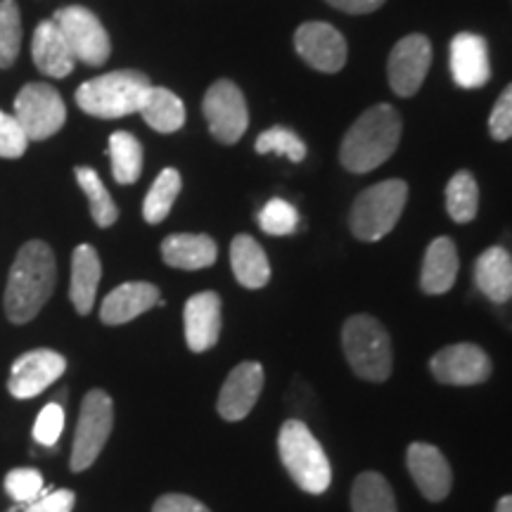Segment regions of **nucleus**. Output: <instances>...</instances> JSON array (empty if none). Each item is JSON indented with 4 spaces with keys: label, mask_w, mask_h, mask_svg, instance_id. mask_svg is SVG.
Masks as SVG:
<instances>
[{
    "label": "nucleus",
    "mask_w": 512,
    "mask_h": 512,
    "mask_svg": "<svg viewBox=\"0 0 512 512\" xmlns=\"http://www.w3.org/2000/svg\"><path fill=\"white\" fill-rule=\"evenodd\" d=\"M57 264L48 242L29 240L19 247L5 287V316L10 323L24 325L34 320L55 292Z\"/></svg>",
    "instance_id": "nucleus-1"
},
{
    "label": "nucleus",
    "mask_w": 512,
    "mask_h": 512,
    "mask_svg": "<svg viewBox=\"0 0 512 512\" xmlns=\"http://www.w3.org/2000/svg\"><path fill=\"white\" fill-rule=\"evenodd\" d=\"M401 131V117L392 105L370 107L344 136L339 162L351 174H370L394 155Z\"/></svg>",
    "instance_id": "nucleus-2"
},
{
    "label": "nucleus",
    "mask_w": 512,
    "mask_h": 512,
    "mask_svg": "<svg viewBox=\"0 0 512 512\" xmlns=\"http://www.w3.org/2000/svg\"><path fill=\"white\" fill-rule=\"evenodd\" d=\"M152 88L150 79L136 69H119L95 76L76 88V105L81 112L98 119H121L140 112L147 91Z\"/></svg>",
    "instance_id": "nucleus-3"
},
{
    "label": "nucleus",
    "mask_w": 512,
    "mask_h": 512,
    "mask_svg": "<svg viewBox=\"0 0 512 512\" xmlns=\"http://www.w3.org/2000/svg\"><path fill=\"white\" fill-rule=\"evenodd\" d=\"M278 453L292 482L306 494H325L332 484L328 453L302 420H287L278 434Z\"/></svg>",
    "instance_id": "nucleus-4"
},
{
    "label": "nucleus",
    "mask_w": 512,
    "mask_h": 512,
    "mask_svg": "<svg viewBox=\"0 0 512 512\" xmlns=\"http://www.w3.org/2000/svg\"><path fill=\"white\" fill-rule=\"evenodd\" d=\"M342 347L354 373L366 382L389 380L394 368L392 339L373 316H351L342 328Z\"/></svg>",
    "instance_id": "nucleus-5"
},
{
    "label": "nucleus",
    "mask_w": 512,
    "mask_h": 512,
    "mask_svg": "<svg viewBox=\"0 0 512 512\" xmlns=\"http://www.w3.org/2000/svg\"><path fill=\"white\" fill-rule=\"evenodd\" d=\"M408 200L406 181L392 178L377 185H370L356 197L349 214V228L358 240L377 242L389 235L399 223L403 207Z\"/></svg>",
    "instance_id": "nucleus-6"
},
{
    "label": "nucleus",
    "mask_w": 512,
    "mask_h": 512,
    "mask_svg": "<svg viewBox=\"0 0 512 512\" xmlns=\"http://www.w3.org/2000/svg\"><path fill=\"white\" fill-rule=\"evenodd\" d=\"M114 427V403L110 394L102 389H91L83 396L79 422H76L72 460V472L88 470L105 448Z\"/></svg>",
    "instance_id": "nucleus-7"
},
{
    "label": "nucleus",
    "mask_w": 512,
    "mask_h": 512,
    "mask_svg": "<svg viewBox=\"0 0 512 512\" xmlns=\"http://www.w3.org/2000/svg\"><path fill=\"white\" fill-rule=\"evenodd\" d=\"M53 22L67 38L76 62L88 64V67H102L110 60L112 41L95 12L83 8V5H67V8L55 12Z\"/></svg>",
    "instance_id": "nucleus-8"
},
{
    "label": "nucleus",
    "mask_w": 512,
    "mask_h": 512,
    "mask_svg": "<svg viewBox=\"0 0 512 512\" xmlns=\"http://www.w3.org/2000/svg\"><path fill=\"white\" fill-rule=\"evenodd\" d=\"M15 119L29 140H48L67 121V107L53 86L27 83L15 98Z\"/></svg>",
    "instance_id": "nucleus-9"
},
{
    "label": "nucleus",
    "mask_w": 512,
    "mask_h": 512,
    "mask_svg": "<svg viewBox=\"0 0 512 512\" xmlns=\"http://www.w3.org/2000/svg\"><path fill=\"white\" fill-rule=\"evenodd\" d=\"M202 112L207 119L211 136L223 145H233L245 136L249 126V112L245 95L233 81L219 79L204 93Z\"/></svg>",
    "instance_id": "nucleus-10"
},
{
    "label": "nucleus",
    "mask_w": 512,
    "mask_h": 512,
    "mask_svg": "<svg viewBox=\"0 0 512 512\" xmlns=\"http://www.w3.org/2000/svg\"><path fill=\"white\" fill-rule=\"evenodd\" d=\"M430 370L434 380L451 387H475L491 377V358L482 347L470 342L451 344L432 356Z\"/></svg>",
    "instance_id": "nucleus-11"
},
{
    "label": "nucleus",
    "mask_w": 512,
    "mask_h": 512,
    "mask_svg": "<svg viewBox=\"0 0 512 512\" xmlns=\"http://www.w3.org/2000/svg\"><path fill=\"white\" fill-rule=\"evenodd\" d=\"M432 64V43L422 34H411L396 43L392 55H389L387 74L389 86L401 98H411L420 91L427 79Z\"/></svg>",
    "instance_id": "nucleus-12"
},
{
    "label": "nucleus",
    "mask_w": 512,
    "mask_h": 512,
    "mask_svg": "<svg viewBox=\"0 0 512 512\" xmlns=\"http://www.w3.org/2000/svg\"><path fill=\"white\" fill-rule=\"evenodd\" d=\"M294 48L316 72L337 74L347 64V38L328 22H306L294 34Z\"/></svg>",
    "instance_id": "nucleus-13"
},
{
    "label": "nucleus",
    "mask_w": 512,
    "mask_h": 512,
    "mask_svg": "<svg viewBox=\"0 0 512 512\" xmlns=\"http://www.w3.org/2000/svg\"><path fill=\"white\" fill-rule=\"evenodd\" d=\"M67 370V358L53 349H34L15 358L10 370L8 392L15 399H34L60 380Z\"/></svg>",
    "instance_id": "nucleus-14"
},
{
    "label": "nucleus",
    "mask_w": 512,
    "mask_h": 512,
    "mask_svg": "<svg viewBox=\"0 0 512 512\" xmlns=\"http://www.w3.org/2000/svg\"><path fill=\"white\" fill-rule=\"evenodd\" d=\"M264 389V368L256 361H242L230 370L219 392V415L228 422L245 420Z\"/></svg>",
    "instance_id": "nucleus-15"
},
{
    "label": "nucleus",
    "mask_w": 512,
    "mask_h": 512,
    "mask_svg": "<svg viewBox=\"0 0 512 512\" xmlns=\"http://www.w3.org/2000/svg\"><path fill=\"white\" fill-rule=\"evenodd\" d=\"M406 463L415 486H418V491L427 498V501L439 503L451 494V465H448L444 453H441L437 446L415 441V444L408 446Z\"/></svg>",
    "instance_id": "nucleus-16"
},
{
    "label": "nucleus",
    "mask_w": 512,
    "mask_h": 512,
    "mask_svg": "<svg viewBox=\"0 0 512 512\" xmlns=\"http://www.w3.org/2000/svg\"><path fill=\"white\" fill-rule=\"evenodd\" d=\"M185 342L195 354L216 347L221 337V297L216 292L192 294L183 311Z\"/></svg>",
    "instance_id": "nucleus-17"
},
{
    "label": "nucleus",
    "mask_w": 512,
    "mask_h": 512,
    "mask_svg": "<svg viewBox=\"0 0 512 512\" xmlns=\"http://www.w3.org/2000/svg\"><path fill=\"white\" fill-rule=\"evenodd\" d=\"M451 74L453 81L465 91L486 86L491 79V62H489V46L484 36L479 34H463L453 36L451 41Z\"/></svg>",
    "instance_id": "nucleus-18"
},
{
    "label": "nucleus",
    "mask_w": 512,
    "mask_h": 512,
    "mask_svg": "<svg viewBox=\"0 0 512 512\" xmlns=\"http://www.w3.org/2000/svg\"><path fill=\"white\" fill-rule=\"evenodd\" d=\"M31 60L38 72L50 79H64L74 72L76 57L53 19H46L36 27L34 38H31Z\"/></svg>",
    "instance_id": "nucleus-19"
},
{
    "label": "nucleus",
    "mask_w": 512,
    "mask_h": 512,
    "mask_svg": "<svg viewBox=\"0 0 512 512\" xmlns=\"http://www.w3.org/2000/svg\"><path fill=\"white\" fill-rule=\"evenodd\" d=\"M159 287L152 283H124L112 290L100 306V320L105 325H126L133 318L159 304Z\"/></svg>",
    "instance_id": "nucleus-20"
},
{
    "label": "nucleus",
    "mask_w": 512,
    "mask_h": 512,
    "mask_svg": "<svg viewBox=\"0 0 512 512\" xmlns=\"http://www.w3.org/2000/svg\"><path fill=\"white\" fill-rule=\"evenodd\" d=\"M475 285L491 304L512 302V254L496 245L479 254L475 261Z\"/></svg>",
    "instance_id": "nucleus-21"
},
{
    "label": "nucleus",
    "mask_w": 512,
    "mask_h": 512,
    "mask_svg": "<svg viewBox=\"0 0 512 512\" xmlns=\"http://www.w3.org/2000/svg\"><path fill=\"white\" fill-rule=\"evenodd\" d=\"M216 256H219L216 242L202 233H176L162 242L164 264L181 271H200L214 264Z\"/></svg>",
    "instance_id": "nucleus-22"
},
{
    "label": "nucleus",
    "mask_w": 512,
    "mask_h": 512,
    "mask_svg": "<svg viewBox=\"0 0 512 512\" xmlns=\"http://www.w3.org/2000/svg\"><path fill=\"white\" fill-rule=\"evenodd\" d=\"M102 278L100 256L91 245H79L72 254V280H69V299L76 313L88 316L95 306V294Z\"/></svg>",
    "instance_id": "nucleus-23"
},
{
    "label": "nucleus",
    "mask_w": 512,
    "mask_h": 512,
    "mask_svg": "<svg viewBox=\"0 0 512 512\" xmlns=\"http://www.w3.org/2000/svg\"><path fill=\"white\" fill-rule=\"evenodd\" d=\"M458 249L451 238H437L422 259L420 287L425 294H446L458 278Z\"/></svg>",
    "instance_id": "nucleus-24"
},
{
    "label": "nucleus",
    "mask_w": 512,
    "mask_h": 512,
    "mask_svg": "<svg viewBox=\"0 0 512 512\" xmlns=\"http://www.w3.org/2000/svg\"><path fill=\"white\" fill-rule=\"evenodd\" d=\"M230 266L238 283L247 290H261L271 280L268 256L252 235H238L230 242Z\"/></svg>",
    "instance_id": "nucleus-25"
},
{
    "label": "nucleus",
    "mask_w": 512,
    "mask_h": 512,
    "mask_svg": "<svg viewBox=\"0 0 512 512\" xmlns=\"http://www.w3.org/2000/svg\"><path fill=\"white\" fill-rule=\"evenodd\" d=\"M140 117L145 119V124L155 128L157 133H176L181 131L185 124V105L176 93H171L169 88L152 86L147 91L143 105H140Z\"/></svg>",
    "instance_id": "nucleus-26"
},
{
    "label": "nucleus",
    "mask_w": 512,
    "mask_h": 512,
    "mask_svg": "<svg viewBox=\"0 0 512 512\" xmlns=\"http://www.w3.org/2000/svg\"><path fill=\"white\" fill-rule=\"evenodd\" d=\"M351 510L354 512H399L392 484L380 472H363L351 486Z\"/></svg>",
    "instance_id": "nucleus-27"
},
{
    "label": "nucleus",
    "mask_w": 512,
    "mask_h": 512,
    "mask_svg": "<svg viewBox=\"0 0 512 512\" xmlns=\"http://www.w3.org/2000/svg\"><path fill=\"white\" fill-rule=\"evenodd\" d=\"M112 176L119 185H133L143 174V145L128 131H117L110 136Z\"/></svg>",
    "instance_id": "nucleus-28"
},
{
    "label": "nucleus",
    "mask_w": 512,
    "mask_h": 512,
    "mask_svg": "<svg viewBox=\"0 0 512 512\" xmlns=\"http://www.w3.org/2000/svg\"><path fill=\"white\" fill-rule=\"evenodd\" d=\"M76 183L81 185L83 195L88 197V207H91L93 221L98 223L100 228H110L119 219V207L114 204L112 195L107 192L105 183L98 176V171L91 169V166H76L74 169Z\"/></svg>",
    "instance_id": "nucleus-29"
},
{
    "label": "nucleus",
    "mask_w": 512,
    "mask_h": 512,
    "mask_svg": "<svg viewBox=\"0 0 512 512\" xmlns=\"http://www.w3.org/2000/svg\"><path fill=\"white\" fill-rule=\"evenodd\" d=\"M446 209L456 223L475 221L479 211V185L470 171H458L446 185Z\"/></svg>",
    "instance_id": "nucleus-30"
},
{
    "label": "nucleus",
    "mask_w": 512,
    "mask_h": 512,
    "mask_svg": "<svg viewBox=\"0 0 512 512\" xmlns=\"http://www.w3.org/2000/svg\"><path fill=\"white\" fill-rule=\"evenodd\" d=\"M181 185H183L181 174H178L176 169H171V166L157 176V181L152 183L150 190H147L145 202H143V216L147 223L157 226V223H162L166 216H169L178 192H181Z\"/></svg>",
    "instance_id": "nucleus-31"
},
{
    "label": "nucleus",
    "mask_w": 512,
    "mask_h": 512,
    "mask_svg": "<svg viewBox=\"0 0 512 512\" xmlns=\"http://www.w3.org/2000/svg\"><path fill=\"white\" fill-rule=\"evenodd\" d=\"M22 48V15L15 0H0V69H10Z\"/></svg>",
    "instance_id": "nucleus-32"
},
{
    "label": "nucleus",
    "mask_w": 512,
    "mask_h": 512,
    "mask_svg": "<svg viewBox=\"0 0 512 512\" xmlns=\"http://www.w3.org/2000/svg\"><path fill=\"white\" fill-rule=\"evenodd\" d=\"M256 152H259V155H271L273 152V155L287 157L294 164L304 162L306 159L304 140L299 138L292 128H285V126H273L261 133V136L256 138Z\"/></svg>",
    "instance_id": "nucleus-33"
},
{
    "label": "nucleus",
    "mask_w": 512,
    "mask_h": 512,
    "mask_svg": "<svg viewBox=\"0 0 512 512\" xmlns=\"http://www.w3.org/2000/svg\"><path fill=\"white\" fill-rule=\"evenodd\" d=\"M299 226V211L290 202L273 197L266 207L259 211V228L266 235H292Z\"/></svg>",
    "instance_id": "nucleus-34"
},
{
    "label": "nucleus",
    "mask_w": 512,
    "mask_h": 512,
    "mask_svg": "<svg viewBox=\"0 0 512 512\" xmlns=\"http://www.w3.org/2000/svg\"><path fill=\"white\" fill-rule=\"evenodd\" d=\"M43 475L36 467H15L5 475V491L19 505L34 503L41 496Z\"/></svg>",
    "instance_id": "nucleus-35"
},
{
    "label": "nucleus",
    "mask_w": 512,
    "mask_h": 512,
    "mask_svg": "<svg viewBox=\"0 0 512 512\" xmlns=\"http://www.w3.org/2000/svg\"><path fill=\"white\" fill-rule=\"evenodd\" d=\"M64 430V408L62 403H48L43 406V411L38 413V418L34 422V441L41 446L55 448L57 441L62 437Z\"/></svg>",
    "instance_id": "nucleus-36"
},
{
    "label": "nucleus",
    "mask_w": 512,
    "mask_h": 512,
    "mask_svg": "<svg viewBox=\"0 0 512 512\" xmlns=\"http://www.w3.org/2000/svg\"><path fill=\"white\" fill-rule=\"evenodd\" d=\"M29 138L22 131L15 114L0 110V157L3 159H19L27 152Z\"/></svg>",
    "instance_id": "nucleus-37"
},
{
    "label": "nucleus",
    "mask_w": 512,
    "mask_h": 512,
    "mask_svg": "<svg viewBox=\"0 0 512 512\" xmlns=\"http://www.w3.org/2000/svg\"><path fill=\"white\" fill-rule=\"evenodd\" d=\"M489 133L494 140H510L512 138V83L496 100L494 110L489 117Z\"/></svg>",
    "instance_id": "nucleus-38"
},
{
    "label": "nucleus",
    "mask_w": 512,
    "mask_h": 512,
    "mask_svg": "<svg viewBox=\"0 0 512 512\" xmlns=\"http://www.w3.org/2000/svg\"><path fill=\"white\" fill-rule=\"evenodd\" d=\"M74 505H76L74 491L43 486L41 496H38L34 503H29L24 512H72Z\"/></svg>",
    "instance_id": "nucleus-39"
},
{
    "label": "nucleus",
    "mask_w": 512,
    "mask_h": 512,
    "mask_svg": "<svg viewBox=\"0 0 512 512\" xmlns=\"http://www.w3.org/2000/svg\"><path fill=\"white\" fill-rule=\"evenodd\" d=\"M152 512H211L207 505L197 498L185 494H164L152 505Z\"/></svg>",
    "instance_id": "nucleus-40"
},
{
    "label": "nucleus",
    "mask_w": 512,
    "mask_h": 512,
    "mask_svg": "<svg viewBox=\"0 0 512 512\" xmlns=\"http://www.w3.org/2000/svg\"><path fill=\"white\" fill-rule=\"evenodd\" d=\"M332 8L347 12V15H368V12H375L382 8L384 0H325Z\"/></svg>",
    "instance_id": "nucleus-41"
},
{
    "label": "nucleus",
    "mask_w": 512,
    "mask_h": 512,
    "mask_svg": "<svg viewBox=\"0 0 512 512\" xmlns=\"http://www.w3.org/2000/svg\"><path fill=\"white\" fill-rule=\"evenodd\" d=\"M496 512H512V496H503L496 505Z\"/></svg>",
    "instance_id": "nucleus-42"
}]
</instances>
